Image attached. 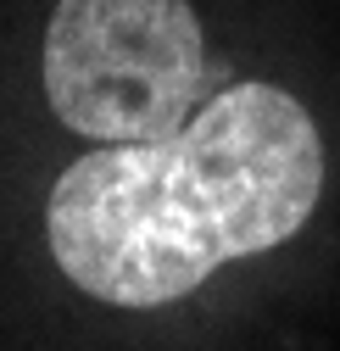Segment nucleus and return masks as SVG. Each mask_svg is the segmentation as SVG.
I'll list each match as a JSON object with an SVG mask.
<instances>
[{"instance_id":"1","label":"nucleus","mask_w":340,"mask_h":351,"mask_svg":"<svg viewBox=\"0 0 340 351\" xmlns=\"http://www.w3.org/2000/svg\"><path fill=\"white\" fill-rule=\"evenodd\" d=\"M324 190L318 128L274 84H234L179 134L78 156L45 206L62 274L112 306H162L234 256L284 245Z\"/></svg>"},{"instance_id":"2","label":"nucleus","mask_w":340,"mask_h":351,"mask_svg":"<svg viewBox=\"0 0 340 351\" xmlns=\"http://www.w3.org/2000/svg\"><path fill=\"white\" fill-rule=\"evenodd\" d=\"M190 0H62L45 28V95L95 145H151L184 128L201 95Z\"/></svg>"}]
</instances>
